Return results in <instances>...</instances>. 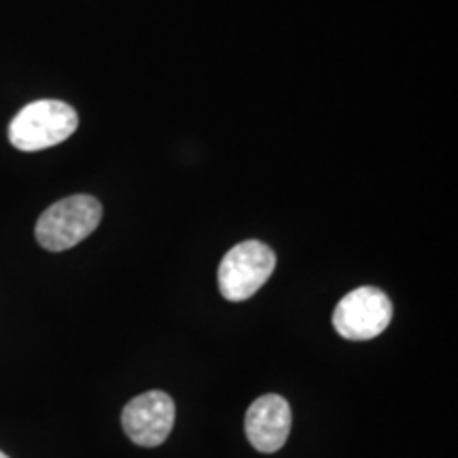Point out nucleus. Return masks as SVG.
<instances>
[{
  "instance_id": "f257e3e1",
  "label": "nucleus",
  "mask_w": 458,
  "mask_h": 458,
  "mask_svg": "<svg viewBox=\"0 0 458 458\" xmlns=\"http://www.w3.org/2000/svg\"><path fill=\"white\" fill-rule=\"evenodd\" d=\"M79 114L62 100L30 102L15 114L9 125L11 145L32 153L55 147L77 131Z\"/></svg>"
},
{
  "instance_id": "f03ea898",
  "label": "nucleus",
  "mask_w": 458,
  "mask_h": 458,
  "mask_svg": "<svg viewBox=\"0 0 458 458\" xmlns=\"http://www.w3.org/2000/svg\"><path fill=\"white\" fill-rule=\"evenodd\" d=\"M102 206L91 196H71L51 204L37 221V240L51 253L68 250L100 225Z\"/></svg>"
},
{
  "instance_id": "39448f33",
  "label": "nucleus",
  "mask_w": 458,
  "mask_h": 458,
  "mask_svg": "<svg viewBox=\"0 0 458 458\" xmlns=\"http://www.w3.org/2000/svg\"><path fill=\"white\" fill-rule=\"evenodd\" d=\"M174 401L168 393H142L123 408V431L134 444L156 448L168 439L172 427H174Z\"/></svg>"
},
{
  "instance_id": "423d86ee",
  "label": "nucleus",
  "mask_w": 458,
  "mask_h": 458,
  "mask_svg": "<svg viewBox=\"0 0 458 458\" xmlns=\"http://www.w3.org/2000/svg\"><path fill=\"white\" fill-rule=\"evenodd\" d=\"M244 431L255 450L278 452L291 433V408L280 394H263L253 401L244 418Z\"/></svg>"
},
{
  "instance_id": "0eeeda50",
  "label": "nucleus",
  "mask_w": 458,
  "mask_h": 458,
  "mask_svg": "<svg viewBox=\"0 0 458 458\" xmlns=\"http://www.w3.org/2000/svg\"><path fill=\"white\" fill-rule=\"evenodd\" d=\"M0 458H9L7 454H4V452H0Z\"/></svg>"
},
{
  "instance_id": "20e7f679",
  "label": "nucleus",
  "mask_w": 458,
  "mask_h": 458,
  "mask_svg": "<svg viewBox=\"0 0 458 458\" xmlns=\"http://www.w3.org/2000/svg\"><path fill=\"white\" fill-rule=\"evenodd\" d=\"M393 303L376 286H359L342 297L334 312V327L344 340H374L388 327Z\"/></svg>"
},
{
  "instance_id": "7ed1b4c3",
  "label": "nucleus",
  "mask_w": 458,
  "mask_h": 458,
  "mask_svg": "<svg viewBox=\"0 0 458 458\" xmlns=\"http://www.w3.org/2000/svg\"><path fill=\"white\" fill-rule=\"evenodd\" d=\"M276 270V255L259 240H246L229 249L219 266V289L229 301L253 297Z\"/></svg>"
}]
</instances>
